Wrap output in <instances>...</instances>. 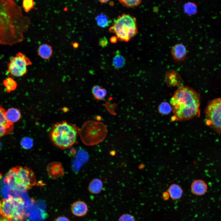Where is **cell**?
Here are the masks:
<instances>
[{
	"instance_id": "8",
	"label": "cell",
	"mask_w": 221,
	"mask_h": 221,
	"mask_svg": "<svg viewBox=\"0 0 221 221\" xmlns=\"http://www.w3.org/2000/svg\"><path fill=\"white\" fill-rule=\"evenodd\" d=\"M205 114L206 124L221 133V98L210 101L205 109Z\"/></svg>"
},
{
	"instance_id": "3",
	"label": "cell",
	"mask_w": 221,
	"mask_h": 221,
	"mask_svg": "<svg viewBox=\"0 0 221 221\" xmlns=\"http://www.w3.org/2000/svg\"><path fill=\"white\" fill-rule=\"evenodd\" d=\"M4 180L12 189L21 192L30 189L36 182L33 171L27 167L20 166L10 169Z\"/></svg>"
},
{
	"instance_id": "15",
	"label": "cell",
	"mask_w": 221,
	"mask_h": 221,
	"mask_svg": "<svg viewBox=\"0 0 221 221\" xmlns=\"http://www.w3.org/2000/svg\"><path fill=\"white\" fill-rule=\"evenodd\" d=\"M165 80L169 86H175L182 82V79L178 73L173 70L167 72L165 75Z\"/></svg>"
},
{
	"instance_id": "22",
	"label": "cell",
	"mask_w": 221,
	"mask_h": 221,
	"mask_svg": "<svg viewBox=\"0 0 221 221\" xmlns=\"http://www.w3.org/2000/svg\"><path fill=\"white\" fill-rule=\"evenodd\" d=\"M3 84L6 88V91L8 92L14 90L17 87V83L11 77H8L4 80Z\"/></svg>"
},
{
	"instance_id": "24",
	"label": "cell",
	"mask_w": 221,
	"mask_h": 221,
	"mask_svg": "<svg viewBox=\"0 0 221 221\" xmlns=\"http://www.w3.org/2000/svg\"><path fill=\"white\" fill-rule=\"evenodd\" d=\"M96 21L98 25L102 28L108 26L110 22L107 16L103 14L98 15L96 18Z\"/></svg>"
},
{
	"instance_id": "28",
	"label": "cell",
	"mask_w": 221,
	"mask_h": 221,
	"mask_svg": "<svg viewBox=\"0 0 221 221\" xmlns=\"http://www.w3.org/2000/svg\"><path fill=\"white\" fill-rule=\"evenodd\" d=\"M34 5V0H23L22 7L26 12H28L32 9Z\"/></svg>"
},
{
	"instance_id": "36",
	"label": "cell",
	"mask_w": 221,
	"mask_h": 221,
	"mask_svg": "<svg viewBox=\"0 0 221 221\" xmlns=\"http://www.w3.org/2000/svg\"><path fill=\"white\" fill-rule=\"evenodd\" d=\"M98 1L101 3H104L108 2L110 0H98Z\"/></svg>"
},
{
	"instance_id": "21",
	"label": "cell",
	"mask_w": 221,
	"mask_h": 221,
	"mask_svg": "<svg viewBox=\"0 0 221 221\" xmlns=\"http://www.w3.org/2000/svg\"><path fill=\"white\" fill-rule=\"evenodd\" d=\"M125 63V59L118 51L113 58L112 66L115 69H118L122 68Z\"/></svg>"
},
{
	"instance_id": "5",
	"label": "cell",
	"mask_w": 221,
	"mask_h": 221,
	"mask_svg": "<svg viewBox=\"0 0 221 221\" xmlns=\"http://www.w3.org/2000/svg\"><path fill=\"white\" fill-rule=\"evenodd\" d=\"M109 31L119 41L128 42L138 33L136 19L129 14H123L114 20Z\"/></svg>"
},
{
	"instance_id": "30",
	"label": "cell",
	"mask_w": 221,
	"mask_h": 221,
	"mask_svg": "<svg viewBox=\"0 0 221 221\" xmlns=\"http://www.w3.org/2000/svg\"><path fill=\"white\" fill-rule=\"evenodd\" d=\"M106 103L103 104L107 110L111 114H115V113L114 112V109L117 104H111L108 102H106Z\"/></svg>"
},
{
	"instance_id": "4",
	"label": "cell",
	"mask_w": 221,
	"mask_h": 221,
	"mask_svg": "<svg viewBox=\"0 0 221 221\" xmlns=\"http://www.w3.org/2000/svg\"><path fill=\"white\" fill-rule=\"evenodd\" d=\"M79 129L72 123L63 121L52 126L49 136L52 142L57 147L67 149L76 142Z\"/></svg>"
},
{
	"instance_id": "17",
	"label": "cell",
	"mask_w": 221,
	"mask_h": 221,
	"mask_svg": "<svg viewBox=\"0 0 221 221\" xmlns=\"http://www.w3.org/2000/svg\"><path fill=\"white\" fill-rule=\"evenodd\" d=\"M103 188V183L99 179L95 178L90 182L88 188L89 191L91 193L97 194L100 193Z\"/></svg>"
},
{
	"instance_id": "35",
	"label": "cell",
	"mask_w": 221,
	"mask_h": 221,
	"mask_svg": "<svg viewBox=\"0 0 221 221\" xmlns=\"http://www.w3.org/2000/svg\"><path fill=\"white\" fill-rule=\"evenodd\" d=\"M0 221H11L8 220L4 218L2 215H0Z\"/></svg>"
},
{
	"instance_id": "20",
	"label": "cell",
	"mask_w": 221,
	"mask_h": 221,
	"mask_svg": "<svg viewBox=\"0 0 221 221\" xmlns=\"http://www.w3.org/2000/svg\"><path fill=\"white\" fill-rule=\"evenodd\" d=\"M91 92L94 97L98 101L103 99L107 94L106 89L97 85L94 86L92 87Z\"/></svg>"
},
{
	"instance_id": "12",
	"label": "cell",
	"mask_w": 221,
	"mask_h": 221,
	"mask_svg": "<svg viewBox=\"0 0 221 221\" xmlns=\"http://www.w3.org/2000/svg\"><path fill=\"white\" fill-rule=\"evenodd\" d=\"M191 189L193 194L196 196H201L204 195L207 192L208 186L206 183L203 180L196 179L192 182Z\"/></svg>"
},
{
	"instance_id": "14",
	"label": "cell",
	"mask_w": 221,
	"mask_h": 221,
	"mask_svg": "<svg viewBox=\"0 0 221 221\" xmlns=\"http://www.w3.org/2000/svg\"><path fill=\"white\" fill-rule=\"evenodd\" d=\"M47 169L48 175L52 178L55 179L61 177L64 174L63 167L59 162L51 163L48 166Z\"/></svg>"
},
{
	"instance_id": "18",
	"label": "cell",
	"mask_w": 221,
	"mask_h": 221,
	"mask_svg": "<svg viewBox=\"0 0 221 221\" xmlns=\"http://www.w3.org/2000/svg\"><path fill=\"white\" fill-rule=\"evenodd\" d=\"M38 53L42 58L45 60L48 59L51 57L52 54V48L48 44L41 45L38 48Z\"/></svg>"
},
{
	"instance_id": "31",
	"label": "cell",
	"mask_w": 221,
	"mask_h": 221,
	"mask_svg": "<svg viewBox=\"0 0 221 221\" xmlns=\"http://www.w3.org/2000/svg\"><path fill=\"white\" fill-rule=\"evenodd\" d=\"M108 43V40L105 37L101 38L99 40V45L102 48L106 47Z\"/></svg>"
},
{
	"instance_id": "6",
	"label": "cell",
	"mask_w": 221,
	"mask_h": 221,
	"mask_svg": "<svg viewBox=\"0 0 221 221\" xmlns=\"http://www.w3.org/2000/svg\"><path fill=\"white\" fill-rule=\"evenodd\" d=\"M79 134L83 143L87 145H96L106 137L107 130L101 122L89 120L85 122L80 129Z\"/></svg>"
},
{
	"instance_id": "32",
	"label": "cell",
	"mask_w": 221,
	"mask_h": 221,
	"mask_svg": "<svg viewBox=\"0 0 221 221\" xmlns=\"http://www.w3.org/2000/svg\"><path fill=\"white\" fill-rule=\"evenodd\" d=\"M170 197L169 194L167 191L163 192L162 194V198L165 200H168Z\"/></svg>"
},
{
	"instance_id": "26",
	"label": "cell",
	"mask_w": 221,
	"mask_h": 221,
	"mask_svg": "<svg viewBox=\"0 0 221 221\" xmlns=\"http://www.w3.org/2000/svg\"><path fill=\"white\" fill-rule=\"evenodd\" d=\"M184 9L185 12L188 15L195 14L197 12V6L192 2H188L185 4Z\"/></svg>"
},
{
	"instance_id": "2",
	"label": "cell",
	"mask_w": 221,
	"mask_h": 221,
	"mask_svg": "<svg viewBox=\"0 0 221 221\" xmlns=\"http://www.w3.org/2000/svg\"><path fill=\"white\" fill-rule=\"evenodd\" d=\"M173 115L172 121L188 120L200 115L199 94L188 86H181L170 100Z\"/></svg>"
},
{
	"instance_id": "9",
	"label": "cell",
	"mask_w": 221,
	"mask_h": 221,
	"mask_svg": "<svg viewBox=\"0 0 221 221\" xmlns=\"http://www.w3.org/2000/svg\"><path fill=\"white\" fill-rule=\"evenodd\" d=\"M32 64L28 57L24 54L18 52L10 58L7 65V72L14 76L21 77L27 73V67Z\"/></svg>"
},
{
	"instance_id": "7",
	"label": "cell",
	"mask_w": 221,
	"mask_h": 221,
	"mask_svg": "<svg viewBox=\"0 0 221 221\" xmlns=\"http://www.w3.org/2000/svg\"><path fill=\"white\" fill-rule=\"evenodd\" d=\"M0 214L11 221H22L25 218V201L21 197L9 195L0 200Z\"/></svg>"
},
{
	"instance_id": "11",
	"label": "cell",
	"mask_w": 221,
	"mask_h": 221,
	"mask_svg": "<svg viewBox=\"0 0 221 221\" xmlns=\"http://www.w3.org/2000/svg\"><path fill=\"white\" fill-rule=\"evenodd\" d=\"M171 53L173 59L176 61L184 60L187 54V50L185 46L182 44H175L172 48Z\"/></svg>"
},
{
	"instance_id": "33",
	"label": "cell",
	"mask_w": 221,
	"mask_h": 221,
	"mask_svg": "<svg viewBox=\"0 0 221 221\" xmlns=\"http://www.w3.org/2000/svg\"><path fill=\"white\" fill-rule=\"evenodd\" d=\"M55 221H70L68 218L63 216H60L57 217Z\"/></svg>"
},
{
	"instance_id": "27",
	"label": "cell",
	"mask_w": 221,
	"mask_h": 221,
	"mask_svg": "<svg viewBox=\"0 0 221 221\" xmlns=\"http://www.w3.org/2000/svg\"><path fill=\"white\" fill-rule=\"evenodd\" d=\"M22 147L25 149H29L32 147L33 145L32 139L29 137H25L22 138L21 142Z\"/></svg>"
},
{
	"instance_id": "10",
	"label": "cell",
	"mask_w": 221,
	"mask_h": 221,
	"mask_svg": "<svg viewBox=\"0 0 221 221\" xmlns=\"http://www.w3.org/2000/svg\"><path fill=\"white\" fill-rule=\"evenodd\" d=\"M6 111L0 106V138L10 134L13 130V123L9 121L6 117Z\"/></svg>"
},
{
	"instance_id": "29",
	"label": "cell",
	"mask_w": 221,
	"mask_h": 221,
	"mask_svg": "<svg viewBox=\"0 0 221 221\" xmlns=\"http://www.w3.org/2000/svg\"><path fill=\"white\" fill-rule=\"evenodd\" d=\"M118 221H135L134 217L131 215L125 213L119 217Z\"/></svg>"
},
{
	"instance_id": "1",
	"label": "cell",
	"mask_w": 221,
	"mask_h": 221,
	"mask_svg": "<svg viewBox=\"0 0 221 221\" xmlns=\"http://www.w3.org/2000/svg\"><path fill=\"white\" fill-rule=\"evenodd\" d=\"M30 20L14 0H0V44L13 45L22 42Z\"/></svg>"
},
{
	"instance_id": "23",
	"label": "cell",
	"mask_w": 221,
	"mask_h": 221,
	"mask_svg": "<svg viewBox=\"0 0 221 221\" xmlns=\"http://www.w3.org/2000/svg\"><path fill=\"white\" fill-rule=\"evenodd\" d=\"M159 113L166 115L169 114L172 110L171 105L168 102H163L161 103L158 107Z\"/></svg>"
},
{
	"instance_id": "34",
	"label": "cell",
	"mask_w": 221,
	"mask_h": 221,
	"mask_svg": "<svg viewBox=\"0 0 221 221\" xmlns=\"http://www.w3.org/2000/svg\"><path fill=\"white\" fill-rule=\"evenodd\" d=\"M117 38L116 36H113L110 39V41L112 43H115L117 41Z\"/></svg>"
},
{
	"instance_id": "19",
	"label": "cell",
	"mask_w": 221,
	"mask_h": 221,
	"mask_svg": "<svg viewBox=\"0 0 221 221\" xmlns=\"http://www.w3.org/2000/svg\"><path fill=\"white\" fill-rule=\"evenodd\" d=\"M6 115L7 119L12 123L18 121L21 116L19 110L14 108L8 109L6 111Z\"/></svg>"
},
{
	"instance_id": "16",
	"label": "cell",
	"mask_w": 221,
	"mask_h": 221,
	"mask_svg": "<svg viewBox=\"0 0 221 221\" xmlns=\"http://www.w3.org/2000/svg\"><path fill=\"white\" fill-rule=\"evenodd\" d=\"M167 192L170 197L173 200L179 199L182 196L183 191L181 187L178 184H173L170 185L168 188Z\"/></svg>"
},
{
	"instance_id": "13",
	"label": "cell",
	"mask_w": 221,
	"mask_h": 221,
	"mask_svg": "<svg viewBox=\"0 0 221 221\" xmlns=\"http://www.w3.org/2000/svg\"><path fill=\"white\" fill-rule=\"evenodd\" d=\"M71 211L75 216L81 217L85 215L87 213L88 207L84 201L79 200L73 203L71 205Z\"/></svg>"
},
{
	"instance_id": "25",
	"label": "cell",
	"mask_w": 221,
	"mask_h": 221,
	"mask_svg": "<svg viewBox=\"0 0 221 221\" xmlns=\"http://www.w3.org/2000/svg\"><path fill=\"white\" fill-rule=\"evenodd\" d=\"M124 6L128 8H133L138 6L142 0H118Z\"/></svg>"
}]
</instances>
